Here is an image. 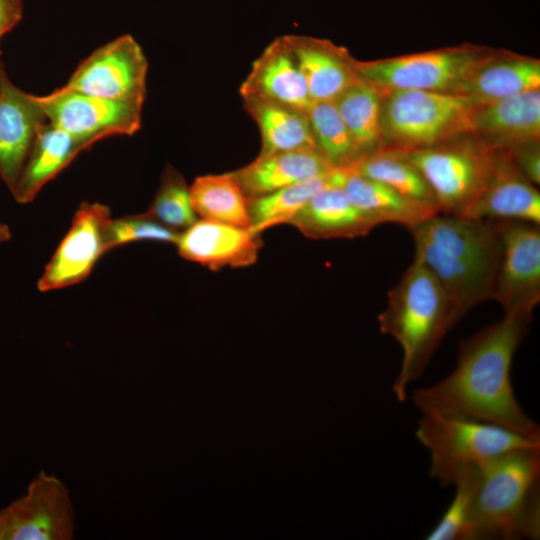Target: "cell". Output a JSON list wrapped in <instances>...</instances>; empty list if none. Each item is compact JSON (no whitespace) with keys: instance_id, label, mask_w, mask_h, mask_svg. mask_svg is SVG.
Segmentation results:
<instances>
[{"instance_id":"cell-1","label":"cell","mask_w":540,"mask_h":540,"mask_svg":"<svg viewBox=\"0 0 540 540\" xmlns=\"http://www.w3.org/2000/svg\"><path fill=\"white\" fill-rule=\"evenodd\" d=\"M531 317L505 314L459 343L454 370L439 382L417 388L420 412H435L492 423L540 439V429L519 404L511 381L513 356Z\"/></svg>"},{"instance_id":"cell-24","label":"cell","mask_w":540,"mask_h":540,"mask_svg":"<svg viewBox=\"0 0 540 540\" xmlns=\"http://www.w3.org/2000/svg\"><path fill=\"white\" fill-rule=\"evenodd\" d=\"M342 187L351 202L376 225L398 223L409 230L439 213L389 186L346 168Z\"/></svg>"},{"instance_id":"cell-20","label":"cell","mask_w":540,"mask_h":540,"mask_svg":"<svg viewBox=\"0 0 540 540\" xmlns=\"http://www.w3.org/2000/svg\"><path fill=\"white\" fill-rule=\"evenodd\" d=\"M92 144L58 128L49 121L36 129L29 153L11 192L19 204L33 201L50 180Z\"/></svg>"},{"instance_id":"cell-34","label":"cell","mask_w":540,"mask_h":540,"mask_svg":"<svg viewBox=\"0 0 540 540\" xmlns=\"http://www.w3.org/2000/svg\"><path fill=\"white\" fill-rule=\"evenodd\" d=\"M503 151L529 182L532 184L540 183L539 142L520 145Z\"/></svg>"},{"instance_id":"cell-9","label":"cell","mask_w":540,"mask_h":540,"mask_svg":"<svg viewBox=\"0 0 540 540\" xmlns=\"http://www.w3.org/2000/svg\"><path fill=\"white\" fill-rule=\"evenodd\" d=\"M148 60L130 34H123L94 50L58 90L87 94L143 108Z\"/></svg>"},{"instance_id":"cell-22","label":"cell","mask_w":540,"mask_h":540,"mask_svg":"<svg viewBox=\"0 0 540 540\" xmlns=\"http://www.w3.org/2000/svg\"><path fill=\"white\" fill-rule=\"evenodd\" d=\"M288 224L312 239L355 238L377 226L351 202L342 184L319 191Z\"/></svg>"},{"instance_id":"cell-4","label":"cell","mask_w":540,"mask_h":540,"mask_svg":"<svg viewBox=\"0 0 540 540\" xmlns=\"http://www.w3.org/2000/svg\"><path fill=\"white\" fill-rule=\"evenodd\" d=\"M383 334L402 349V361L392 391L406 400L408 386L421 377L445 334L454 327L450 301L436 277L414 258L388 294L378 316Z\"/></svg>"},{"instance_id":"cell-16","label":"cell","mask_w":540,"mask_h":540,"mask_svg":"<svg viewBox=\"0 0 540 540\" xmlns=\"http://www.w3.org/2000/svg\"><path fill=\"white\" fill-rule=\"evenodd\" d=\"M468 132L492 148L507 150L538 143L540 137V89L482 105H474Z\"/></svg>"},{"instance_id":"cell-12","label":"cell","mask_w":540,"mask_h":540,"mask_svg":"<svg viewBox=\"0 0 540 540\" xmlns=\"http://www.w3.org/2000/svg\"><path fill=\"white\" fill-rule=\"evenodd\" d=\"M33 96L47 121L92 145L141 128L143 108L136 105L58 89Z\"/></svg>"},{"instance_id":"cell-19","label":"cell","mask_w":540,"mask_h":540,"mask_svg":"<svg viewBox=\"0 0 540 540\" xmlns=\"http://www.w3.org/2000/svg\"><path fill=\"white\" fill-rule=\"evenodd\" d=\"M305 78L313 102L334 101L359 80L355 59L328 40L285 35Z\"/></svg>"},{"instance_id":"cell-37","label":"cell","mask_w":540,"mask_h":540,"mask_svg":"<svg viewBox=\"0 0 540 540\" xmlns=\"http://www.w3.org/2000/svg\"><path fill=\"white\" fill-rule=\"evenodd\" d=\"M4 72H5V70H4V68H3V66H2V64L0 62V80H1V77L4 74Z\"/></svg>"},{"instance_id":"cell-13","label":"cell","mask_w":540,"mask_h":540,"mask_svg":"<svg viewBox=\"0 0 540 540\" xmlns=\"http://www.w3.org/2000/svg\"><path fill=\"white\" fill-rule=\"evenodd\" d=\"M110 219L108 206L83 202L75 212L68 232L45 266L37 282L38 290L49 292L84 281L100 257L109 251L107 226Z\"/></svg>"},{"instance_id":"cell-26","label":"cell","mask_w":540,"mask_h":540,"mask_svg":"<svg viewBox=\"0 0 540 540\" xmlns=\"http://www.w3.org/2000/svg\"><path fill=\"white\" fill-rule=\"evenodd\" d=\"M346 168H334L325 174L278 189L266 195L250 198V229L260 234L277 225L287 223L319 191L342 184Z\"/></svg>"},{"instance_id":"cell-29","label":"cell","mask_w":540,"mask_h":540,"mask_svg":"<svg viewBox=\"0 0 540 540\" xmlns=\"http://www.w3.org/2000/svg\"><path fill=\"white\" fill-rule=\"evenodd\" d=\"M350 167L360 175L383 183L401 195L439 212L426 181L397 149L382 148L364 154Z\"/></svg>"},{"instance_id":"cell-8","label":"cell","mask_w":540,"mask_h":540,"mask_svg":"<svg viewBox=\"0 0 540 540\" xmlns=\"http://www.w3.org/2000/svg\"><path fill=\"white\" fill-rule=\"evenodd\" d=\"M491 54L452 47L373 61L355 60L354 64L359 78L380 92L411 89L454 93Z\"/></svg>"},{"instance_id":"cell-15","label":"cell","mask_w":540,"mask_h":540,"mask_svg":"<svg viewBox=\"0 0 540 540\" xmlns=\"http://www.w3.org/2000/svg\"><path fill=\"white\" fill-rule=\"evenodd\" d=\"M176 245L182 258L215 271L253 265L262 241L250 228L197 219L180 232Z\"/></svg>"},{"instance_id":"cell-17","label":"cell","mask_w":540,"mask_h":540,"mask_svg":"<svg viewBox=\"0 0 540 540\" xmlns=\"http://www.w3.org/2000/svg\"><path fill=\"white\" fill-rule=\"evenodd\" d=\"M46 118L33 94L0 80V177L13 191L32 145L37 126Z\"/></svg>"},{"instance_id":"cell-32","label":"cell","mask_w":540,"mask_h":540,"mask_svg":"<svg viewBox=\"0 0 540 540\" xmlns=\"http://www.w3.org/2000/svg\"><path fill=\"white\" fill-rule=\"evenodd\" d=\"M180 232L142 214L112 218L107 226L109 251L132 242L158 241L176 244Z\"/></svg>"},{"instance_id":"cell-33","label":"cell","mask_w":540,"mask_h":540,"mask_svg":"<svg viewBox=\"0 0 540 540\" xmlns=\"http://www.w3.org/2000/svg\"><path fill=\"white\" fill-rule=\"evenodd\" d=\"M473 473L454 484L455 495L438 523L427 534V540H469Z\"/></svg>"},{"instance_id":"cell-11","label":"cell","mask_w":540,"mask_h":540,"mask_svg":"<svg viewBox=\"0 0 540 540\" xmlns=\"http://www.w3.org/2000/svg\"><path fill=\"white\" fill-rule=\"evenodd\" d=\"M75 511L67 486L41 471L26 493L0 511V540H70Z\"/></svg>"},{"instance_id":"cell-14","label":"cell","mask_w":540,"mask_h":540,"mask_svg":"<svg viewBox=\"0 0 540 540\" xmlns=\"http://www.w3.org/2000/svg\"><path fill=\"white\" fill-rule=\"evenodd\" d=\"M493 149L486 182L461 216L540 224L539 191L519 172L503 150Z\"/></svg>"},{"instance_id":"cell-6","label":"cell","mask_w":540,"mask_h":540,"mask_svg":"<svg viewBox=\"0 0 540 540\" xmlns=\"http://www.w3.org/2000/svg\"><path fill=\"white\" fill-rule=\"evenodd\" d=\"M385 92L381 124L390 148L432 146L468 132L474 105L462 95L411 89Z\"/></svg>"},{"instance_id":"cell-35","label":"cell","mask_w":540,"mask_h":540,"mask_svg":"<svg viewBox=\"0 0 540 540\" xmlns=\"http://www.w3.org/2000/svg\"><path fill=\"white\" fill-rule=\"evenodd\" d=\"M23 18V0H0V40Z\"/></svg>"},{"instance_id":"cell-31","label":"cell","mask_w":540,"mask_h":540,"mask_svg":"<svg viewBox=\"0 0 540 540\" xmlns=\"http://www.w3.org/2000/svg\"><path fill=\"white\" fill-rule=\"evenodd\" d=\"M143 214L178 232L197 220L189 186L173 166L166 165L154 199Z\"/></svg>"},{"instance_id":"cell-30","label":"cell","mask_w":540,"mask_h":540,"mask_svg":"<svg viewBox=\"0 0 540 540\" xmlns=\"http://www.w3.org/2000/svg\"><path fill=\"white\" fill-rule=\"evenodd\" d=\"M317 149L336 168L361 156L333 101L313 102L307 111Z\"/></svg>"},{"instance_id":"cell-36","label":"cell","mask_w":540,"mask_h":540,"mask_svg":"<svg viewBox=\"0 0 540 540\" xmlns=\"http://www.w3.org/2000/svg\"><path fill=\"white\" fill-rule=\"evenodd\" d=\"M12 237L9 226L0 221V246L9 241Z\"/></svg>"},{"instance_id":"cell-7","label":"cell","mask_w":540,"mask_h":540,"mask_svg":"<svg viewBox=\"0 0 540 540\" xmlns=\"http://www.w3.org/2000/svg\"><path fill=\"white\" fill-rule=\"evenodd\" d=\"M449 141L421 148L395 149L420 172L439 213L462 215L486 182L494 149L483 141Z\"/></svg>"},{"instance_id":"cell-10","label":"cell","mask_w":540,"mask_h":540,"mask_svg":"<svg viewBox=\"0 0 540 540\" xmlns=\"http://www.w3.org/2000/svg\"><path fill=\"white\" fill-rule=\"evenodd\" d=\"M501 254L492 299L505 314L532 317L540 301V227L520 220H497Z\"/></svg>"},{"instance_id":"cell-18","label":"cell","mask_w":540,"mask_h":540,"mask_svg":"<svg viewBox=\"0 0 540 540\" xmlns=\"http://www.w3.org/2000/svg\"><path fill=\"white\" fill-rule=\"evenodd\" d=\"M255 97L308 111L313 103L305 78L284 36L276 38L253 62L240 87Z\"/></svg>"},{"instance_id":"cell-5","label":"cell","mask_w":540,"mask_h":540,"mask_svg":"<svg viewBox=\"0 0 540 540\" xmlns=\"http://www.w3.org/2000/svg\"><path fill=\"white\" fill-rule=\"evenodd\" d=\"M430 456L429 476L454 485L492 458L523 448H540V439L469 418L421 412L415 432Z\"/></svg>"},{"instance_id":"cell-28","label":"cell","mask_w":540,"mask_h":540,"mask_svg":"<svg viewBox=\"0 0 540 540\" xmlns=\"http://www.w3.org/2000/svg\"><path fill=\"white\" fill-rule=\"evenodd\" d=\"M333 102L361 156L384 148L382 92L359 78Z\"/></svg>"},{"instance_id":"cell-23","label":"cell","mask_w":540,"mask_h":540,"mask_svg":"<svg viewBox=\"0 0 540 540\" xmlns=\"http://www.w3.org/2000/svg\"><path fill=\"white\" fill-rule=\"evenodd\" d=\"M334 168L317 148H303L258 156L232 173L246 195L254 198L325 174Z\"/></svg>"},{"instance_id":"cell-21","label":"cell","mask_w":540,"mask_h":540,"mask_svg":"<svg viewBox=\"0 0 540 540\" xmlns=\"http://www.w3.org/2000/svg\"><path fill=\"white\" fill-rule=\"evenodd\" d=\"M535 89H540L538 59L512 54H491L454 93L466 97L476 106Z\"/></svg>"},{"instance_id":"cell-2","label":"cell","mask_w":540,"mask_h":540,"mask_svg":"<svg viewBox=\"0 0 540 540\" xmlns=\"http://www.w3.org/2000/svg\"><path fill=\"white\" fill-rule=\"evenodd\" d=\"M415 256L443 287L454 326L492 299L501 242L497 220L437 213L410 229Z\"/></svg>"},{"instance_id":"cell-3","label":"cell","mask_w":540,"mask_h":540,"mask_svg":"<svg viewBox=\"0 0 540 540\" xmlns=\"http://www.w3.org/2000/svg\"><path fill=\"white\" fill-rule=\"evenodd\" d=\"M540 448L496 456L472 474L469 540L538 539Z\"/></svg>"},{"instance_id":"cell-27","label":"cell","mask_w":540,"mask_h":540,"mask_svg":"<svg viewBox=\"0 0 540 540\" xmlns=\"http://www.w3.org/2000/svg\"><path fill=\"white\" fill-rule=\"evenodd\" d=\"M189 193L192 208L201 219L250 228V198L232 172L199 176Z\"/></svg>"},{"instance_id":"cell-25","label":"cell","mask_w":540,"mask_h":540,"mask_svg":"<svg viewBox=\"0 0 540 540\" xmlns=\"http://www.w3.org/2000/svg\"><path fill=\"white\" fill-rule=\"evenodd\" d=\"M245 108L261 134L258 156L317 148L306 111L255 97H244Z\"/></svg>"}]
</instances>
